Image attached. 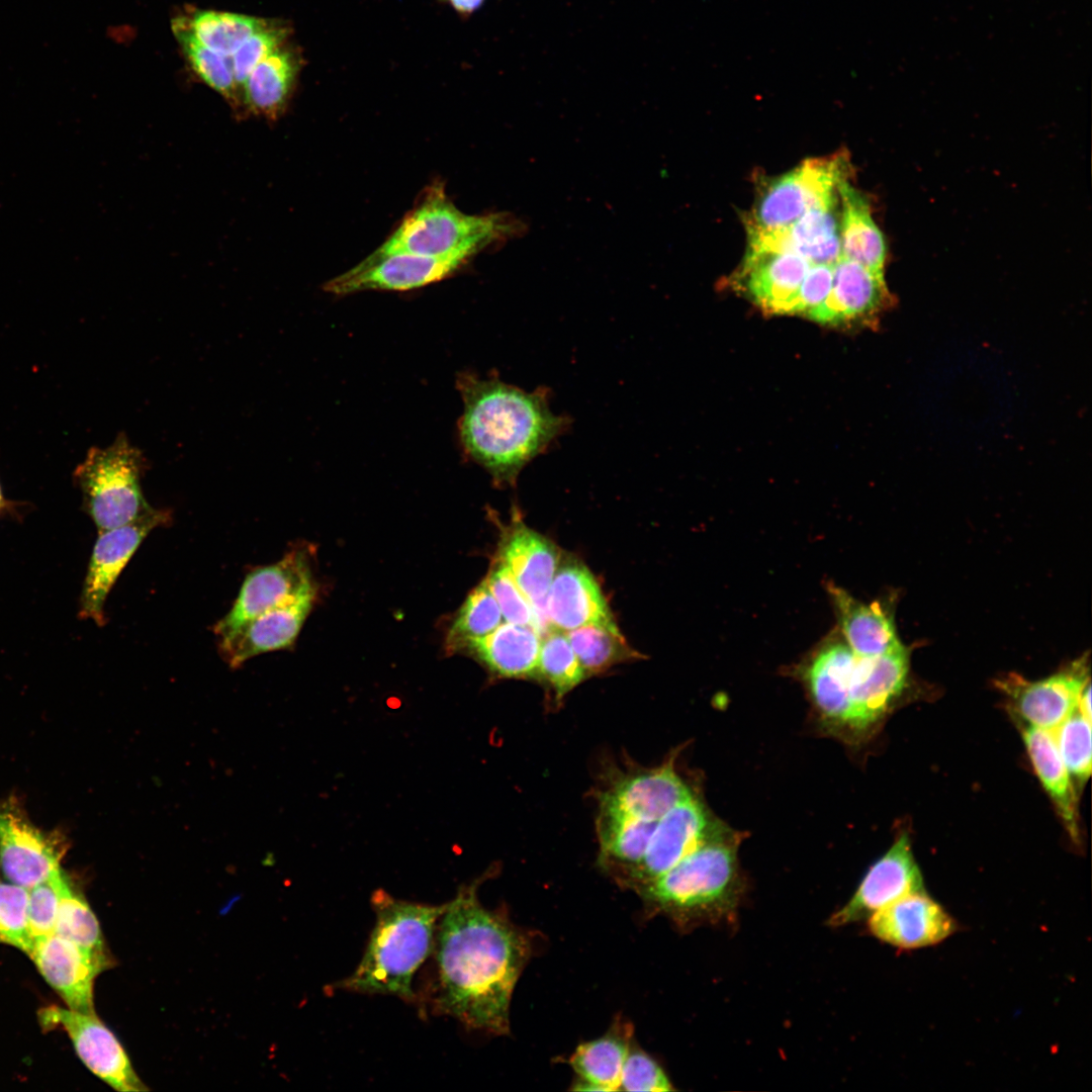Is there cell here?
I'll list each match as a JSON object with an SVG mask.
<instances>
[{"label":"cell","instance_id":"cell-1","mask_svg":"<svg viewBox=\"0 0 1092 1092\" xmlns=\"http://www.w3.org/2000/svg\"><path fill=\"white\" fill-rule=\"evenodd\" d=\"M483 881L463 885L446 903L435 931L427 999L435 1015L504 1035L510 1030L511 998L530 945L500 913L480 903L477 891Z\"/></svg>","mask_w":1092,"mask_h":1092},{"label":"cell","instance_id":"cell-2","mask_svg":"<svg viewBox=\"0 0 1092 1092\" xmlns=\"http://www.w3.org/2000/svg\"><path fill=\"white\" fill-rule=\"evenodd\" d=\"M464 410L459 435L465 451L495 480L511 481L565 430L545 389L526 392L497 378L462 373L457 379Z\"/></svg>","mask_w":1092,"mask_h":1092},{"label":"cell","instance_id":"cell-3","mask_svg":"<svg viewBox=\"0 0 1092 1092\" xmlns=\"http://www.w3.org/2000/svg\"><path fill=\"white\" fill-rule=\"evenodd\" d=\"M376 919L355 971L330 988L367 995H391L418 1002L415 974L431 954L446 903L429 905L400 900L383 890L371 897Z\"/></svg>","mask_w":1092,"mask_h":1092},{"label":"cell","instance_id":"cell-4","mask_svg":"<svg viewBox=\"0 0 1092 1092\" xmlns=\"http://www.w3.org/2000/svg\"><path fill=\"white\" fill-rule=\"evenodd\" d=\"M635 890L682 924L733 921L741 896L735 846L719 832Z\"/></svg>","mask_w":1092,"mask_h":1092},{"label":"cell","instance_id":"cell-5","mask_svg":"<svg viewBox=\"0 0 1092 1092\" xmlns=\"http://www.w3.org/2000/svg\"><path fill=\"white\" fill-rule=\"evenodd\" d=\"M517 226L515 219L502 213H464L448 198L444 187L436 184L371 255L405 252L442 256L463 250L478 253L515 234Z\"/></svg>","mask_w":1092,"mask_h":1092},{"label":"cell","instance_id":"cell-6","mask_svg":"<svg viewBox=\"0 0 1092 1092\" xmlns=\"http://www.w3.org/2000/svg\"><path fill=\"white\" fill-rule=\"evenodd\" d=\"M146 468L144 454L123 433L106 448L92 447L76 467L75 482L99 532L125 525L153 508L141 488Z\"/></svg>","mask_w":1092,"mask_h":1092},{"label":"cell","instance_id":"cell-7","mask_svg":"<svg viewBox=\"0 0 1092 1092\" xmlns=\"http://www.w3.org/2000/svg\"><path fill=\"white\" fill-rule=\"evenodd\" d=\"M846 153L804 161L762 185L745 229L771 231L789 225L813 207L837 202L841 184L849 180Z\"/></svg>","mask_w":1092,"mask_h":1092},{"label":"cell","instance_id":"cell-8","mask_svg":"<svg viewBox=\"0 0 1092 1092\" xmlns=\"http://www.w3.org/2000/svg\"><path fill=\"white\" fill-rule=\"evenodd\" d=\"M475 254L463 250L442 256L405 252L370 255L349 271L328 281L325 290L337 295L366 290H411L445 279Z\"/></svg>","mask_w":1092,"mask_h":1092},{"label":"cell","instance_id":"cell-9","mask_svg":"<svg viewBox=\"0 0 1092 1092\" xmlns=\"http://www.w3.org/2000/svg\"><path fill=\"white\" fill-rule=\"evenodd\" d=\"M43 1028H63L77 1055L98 1078L119 1092H144L149 1088L135 1073L117 1037L96 1016L52 1005L39 1012Z\"/></svg>","mask_w":1092,"mask_h":1092},{"label":"cell","instance_id":"cell-10","mask_svg":"<svg viewBox=\"0 0 1092 1092\" xmlns=\"http://www.w3.org/2000/svg\"><path fill=\"white\" fill-rule=\"evenodd\" d=\"M314 590L305 552L291 550L278 562L246 575L232 609L213 626V633L221 639L253 618Z\"/></svg>","mask_w":1092,"mask_h":1092},{"label":"cell","instance_id":"cell-11","mask_svg":"<svg viewBox=\"0 0 1092 1092\" xmlns=\"http://www.w3.org/2000/svg\"><path fill=\"white\" fill-rule=\"evenodd\" d=\"M170 519L169 511L152 508L125 525L99 532L82 589L81 618L105 623L104 605L120 572L143 540Z\"/></svg>","mask_w":1092,"mask_h":1092},{"label":"cell","instance_id":"cell-12","mask_svg":"<svg viewBox=\"0 0 1092 1092\" xmlns=\"http://www.w3.org/2000/svg\"><path fill=\"white\" fill-rule=\"evenodd\" d=\"M719 832L703 805L692 796L658 820L643 858L622 872L621 881L635 890L666 873Z\"/></svg>","mask_w":1092,"mask_h":1092},{"label":"cell","instance_id":"cell-13","mask_svg":"<svg viewBox=\"0 0 1092 1092\" xmlns=\"http://www.w3.org/2000/svg\"><path fill=\"white\" fill-rule=\"evenodd\" d=\"M1088 681L1087 662L1082 657L1044 679L1030 681L1009 673L996 684L1012 711L1027 725L1053 731L1077 709Z\"/></svg>","mask_w":1092,"mask_h":1092},{"label":"cell","instance_id":"cell-14","mask_svg":"<svg viewBox=\"0 0 1092 1092\" xmlns=\"http://www.w3.org/2000/svg\"><path fill=\"white\" fill-rule=\"evenodd\" d=\"M832 285L810 320L839 327H874L893 302L884 273L840 256L832 265Z\"/></svg>","mask_w":1092,"mask_h":1092},{"label":"cell","instance_id":"cell-15","mask_svg":"<svg viewBox=\"0 0 1092 1092\" xmlns=\"http://www.w3.org/2000/svg\"><path fill=\"white\" fill-rule=\"evenodd\" d=\"M924 891L922 874L915 861L907 833L868 871L849 901L831 915L828 924L843 926L868 919L888 904Z\"/></svg>","mask_w":1092,"mask_h":1092},{"label":"cell","instance_id":"cell-16","mask_svg":"<svg viewBox=\"0 0 1092 1092\" xmlns=\"http://www.w3.org/2000/svg\"><path fill=\"white\" fill-rule=\"evenodd\" d=\"M61 842L34 826L14 805L0 806V868L10 883L30 889L50 878L60 869Z\"/></svg>","mask_w":1092,"mask_h":1092},{"label":"cell","instance_id":"cell-17","mask_svg":"<svg viewBox=\"0 0 1092 1092\" xmlns=\"http://www.w3.org/2000/svg\"><path fill=\"white\" fill-rule=\"evenodd\" d=\"M870 932L879 940L901 949L938 944L959 928L956 919L925 891L906 895L873 913Z\"/></svg>","mask_w":1092,"mask_h":1092},{"label":"cell","instance_id":"cell-18","mask_svg":"<svg viewBox=\"0 0 1092 1092\" xmlns=\"http://www.w3.org/2000/svg\"><path fill=\"white\" fill-rule=\"evenodd\" d=\"M810 266L793 253L747 248L729 282L763 311L789 314Z\"/></svg>","mask_w":1092,"mask_h":1092},{"label":"cell","instance_id":"cell-19","mask_svg":"<svg viewBox=\"0 0 1092 1092\" xmlns=\"http://www.w3.org/2000/svg\"><path fill=\"white\" fill-rule=\"evenodd\" d=\"M908 665V653L901 643L877 656L856 655L851 673L847 727L864 730L883 717L906 686Z\"/></svg>","mask_w":1092,"mask_h":1092},{"label":"cell","instance_id":"cell-20","mask_svg":"<svg viewBox=\"0 0 1092 1092\" xmlns=\"http://www.w3.org/2000/svg\"><path fill=\"white\" fill-rule=\"evenodd\" d=\"M692 796L669 761L658 767L619 777L599 794V809L638 819L659 820Z\"/></svg>","mask_w":1092,"mask_h":1092},{"label":"cell","instance_id":"cell-21","mask_svg":"<svg viewBox=\"0 0 1092 1092\" xmlns=\"http://www.w3.org/2000/svg\"><path fill=\"white\" fill-rule=\"evenodd\" d=\"M499 560L532 604L542 637L551 629L546 601L559 565L556 547L539 533L519 524L506 537Z\"/></svg>","mask_w":1092,"mask_h":1092},{"label":"cell","instance_id":"cell-22","mask_svg":"<svg viewBox=\"0 0 1092 1092\" xmlns=\"http://www.w3.org/2000/svg\"><path fill=\"white\" fill-rule=\"evenodd\" d=\"M315 594L308 593L271 609L218 639L220 654L232 667H238L256 655L290 647L312 608Z\"/></svg>","mask_w":1092,"mask_h":1092},{"label":"cell","instance_id":"cell-23","mask_svg":"<svg viewBox=\"0 0 1092 1092\" xmlns=\"http://www.w3.org/2000/svg\"><path fill=\"white\" fill-rule=\"evenodd\" d=\"M29 956L68 1008L94 1012V980L103 970L86 951L53 933L33 938Z\"/></svg>","mask_w":1092,"mask_h":1092},{"label":"cell","instance_id":"cell-24","mask_svg":"<svg viewBox=\"0 0 1092 1092\" xmlns=\"http://www.w3.org/2000/svg\"><path fill=\"white\" fill-rule=\"evenodd\" d=\"M837 202L813 207L781 229L746 230L748 248L789 252L811 264L833 265L841 256Z\"/></svg>","mask_w":1092,"mask_h":1092},{"label":"cell","instance_id":"cell-25","mask_svg":"<svg viewBox=\"0 0 1092 1092\" xmlns=\"http://www.w3.org/2000/svg\"><path fill=\"white\" fill-rule=\"evenodd\" d=\"M546 607L551 627L561 631L614 621L596 578L586 566L573 559L558 566Z\"/></svg>","mask_w":1092,"mask_h":1092},{"label":"cell","instance_id":"cell-26","mask_svg":"<svg viewBox=\"0 0 1092 1092\" xmlns=\"http://www.w3.org/2000/svg\"><path fill=\"white\" fill-rule=\"evenodd\" d=\"M302 57L287 42L261 61L242 87L243 116L275 121L283 115L295 89Z\"/></svg>","mask_w":1092,"mask_h":1092},{"label":"cell","instance_id":"cell-27","mask_svg":"<svg viewBox=\"0 0 1092 1092\" xmlns=\"http://www.w3.org/2000/svg\"><path fill=\"white\" fill-rule=\"evenodd\" d=\"M856 655L844 642L821 648L806 669L810 694L823 717L839 726H848L850 682Z\"/></svg>","mask_w":1092,"mask_h":1092},{"label":"cell","instance_id":"cell-28","mask_svg":"<svg viewBox=\"0 0 1092 1092\" xmlns=\"http://www.w3.org/2000/svg\"><path fill=\"white\" fill-rule=\"evenodd\" d=\"M839 240L841 256L884 273L887 245L876 223L866 194L847 180L839 188Z\"/></svg>","mask_w":1092,"mask_h":1092},{"label":"cell","instance_id":"cell-29","mask_svg":"<svg viewBox=\"0 0 1092 1092\" xmlns=\"http://www.w3.org/2000/svg\"><path fill=\"white\" fill-rule=\"evenodd\" d=\"M541 638L530 626L506 622L467 649L497 677H534Z\"/></svg>","mask_w":1092,"mask_h":1092},{"label":"cell","instance_id":"cell-30","mask_svg":"<svg viewBox=\"0 0 1092 1092\" xmlns=\"http://www.w3.org/2000/svg\"><path fill=\"white\" fill-rule=\"evenodd\" d=\"M830 593L846 644L855 655L873 657L900 644L893 621L878 603L862 604L837 586Z\"/></svg>","mask_w":1092,"mask_h":1092},{"label":"cell","instance_id":"cell-31","mask_svg":"<svg viewBox=\"0 0 1092 1092\" xmlns=\"http://www.w3.org/2000/svg\"><path fill=\"white\" fill-rule=\"evenodd\" d=\"M1022 737L1038 779L1058 809L1070 835L1077 839L1076 792L1071 775L1057 747L1054 733L1027 725L1022 731Z\"/></svg>","mask_w":1092,"mask_h":1092},{"label":"cell","instance_id":"cell-32","mask_svg":"<svg viewBox=\"0 0 1092 1092\" xmlns=\"http://www.w3.org/2000/svg\"><path fill=\"white\" fill-rule=\"evenodd\" d=\"M629 1032L612 1031L579 1044L569 1064L579 1076V1091H618L624 1063L630 1051Z\"/></svg>","mask_w":1092,"mask_h":1092},{"label":"cell","instance_id":"cell-33","mask_svg":"<svg viewBox=\"0 0 1092 1092\" xmlns=\"http://www.w3.org/2000/svg\"><path fill=\"white\" fill-rule=\"evenodd\" d=\"M657 822L599 809L597 827L603 863L624 872L640 862Z\"/></svg>","mask_w":1092,"mask_h":1092},{"label":"cell","instance_id":"cell-34","mask_svg":"<svg viewBox=\"0 0 1092 1092\" xmlns=\"http://www.w3.org/2000/svg\"><path fill=\"white\" fill-rule=\"evenodd\" d=\"M54 933L86 951L103 971L112 967L113 961L94 912L86 900L72 889L65 876L61 883V903Z\"/></svg>","mask_w":1092,"mask_h":1092},{"label":"cell","instance_id":"cell-35","mask_svg":"<svg viewBox=\"0 0 1092 1092\" xmlns=\"http://www.w3.org/2000/svg\"><path fill=\"white\" fill-rule=\"evenodd\" d=\"M173 33L194 73L225 99L243 117L242 98L232 69L231 57L200 42L179 16L172 20Z\"/></svg>","mask_w":1092,"mask_h":1092},{"label":"cell","instance_id":"cell-36","mask_svg":"<svg viewBox=\"0 0 1092 1092\" xmlns=\"http://www.w3.org/2000/svg\"><path fill=\"white\" fill-rule=\"evenodd\" d=\"M179 17L200 42L226 57H231L268 20L215 10H192Z\"/></svg>","mask_w":1092,"mask_h":1092},{"label":"cell","instance_id":"cell-37","mask_svg":"<svg viewBox=\"0 0 1092 1092\" xmlns=\"http://www.w3.org/2000/svg\"><path fill=\"white\" fill-rule=\"evenodd\" d=\"M567 637L586 676L638 657L614 621L577 627L569 630Z\"/></svg>","mask_w":1092,"mask_h":1092},{"label":"cell","instance_id":"cell-38","mask_svg":"<svg viewBox=\"0 0 1092 1092\" xmlns=\"http://www.w3.org/2000/svg\"><path fill=\"white\" fill-rule=\"evenodd\" d=\"M503 623L500 609L485 580L468 595L446 637V649L453 653L467 649Z\"/></svg>","mask_w":1092,"mask_h":1092},{"label":"cell","instance_id":"cell-39","mask_svg":"<svg viewBox=\"0 0 1092 1092\" xmlns=\"http://www.w3.org/2000/svg\"><path fill=\"white\" fill-rule=\"evenodd\" d=\"M536 677L550 686L557 703L586 677L563 631L554 628L542 636Z\"/></svg>","mask_w":1092,"mask_h":1092},{"label":"cell","instance_id":"cell-40","mask_svg":"<svg viewBox=\"0 0 1092 1092\" xmlns=\"http://www.w3.org/2000/svg\"><path fill=\"white\" fill-rule=\"evenodd\" d=\"M1053 733L1070 775L1085 783L1091 774V721L1076 709Z\"/></svg>","mask_w":1092,"mask_h":1092},{"label":"cell","instance_id":"cell-41","mask_svg":"<svg viewBox=\"0 0 1092 1092\" xmlns=\"http://www.w3.org/2000/svg\"><path fill=\"white\" fill-rule=\"evenodd\" d=\"M290 32V26L284 21L268 18L267 22L231 56L232 69L241 98L243 84L252 70L267 56L286 43Z\"/></svg>","mask_w":1092,"mask_h":1092},{"label":"cell","instance_id":"cell-42","mask_svg":"<svg viewBox=\"0 0 1092 1092\" xmlns=\"http://www.w3.org/2000/svg\"><path fill=\"white\" fill-rule=\"evenodd\" d=\"M28 889L13 883L0 882V936L2 942L9 943L28 956L33 938L29 932Z\"/></svg>","mask_w":1092,"mask_h":1092},{"label":"cell","instance_id":"cell-43","mask_svg":"<svg viewBox=\"0 0 1092 1092\" xmlns=\"http://www.w3.org/2000/svg\"><path fill=\"white\" fill-rule=\"evenodd\" d=\"M485 582L494 597L506 622L530 626L539 633L538 622L532 604L522 593L510 571L499 559L491 568Z\"/></svg>","mask_w":1092,"mask_h":1092},{"label":"cell","instance_id":"cell-44","mask_svg":"<svg viewBox=\"0 0 1092 1092\" xmlns=\"http://www.w3.org/2000/svg\"><path fill=\"white\" fill-rule=\"evenodd\" d=\"M63 877L60 868L50 878L28 889L27 917L32 938L55 932Z\"/></svg>","mask_w":1092,"mask_h":1092},{"label":"cell","instance_id":"cell-45","mask_svg":"<svg viewBox=\"0 0 1092 1092\" xmlns=\"http://www.w3.org/2000/svg\"><path fill=\"white\" fill-rule=\"evenodd\" d=\"M631 1092H663L673 1087L661 1067L643 1051H629L623 1066L620 1089Z\"/></svg>","mask_w":1092,"mask_h":1092},{"label":"cell","instance_id":"cell-46","mask_svg":"<svg viewBox=\"0 0 1092 1092\" xmlns=\"http://www.w3.org/2000/svg\"><path fill=\"white\" fill-rule=\"evenodd\" d=\"M833 269L830 264H811L791 305L789 314L812 313L825 301L832 285Z\"/></svg>","mask_w":1092,"mask_h":1092},{"label":"cell","instance_id":"cell-47","mask_svg":"<svg viewBox=\"0 0 1092 1092\" xmlns=\"http://www.w3.org/2000/svg\"><path fill=\"white\" fill-rule=\"evenodd\" d=\"M462 16H469L479 9L485 0H442Z\"/></svg>","mask_w":1092,"mask_h":1092},{"label":"cell","instance_id":"cell-48","mask_svg":"<svg viewBox=\"0 0 1092 1092\" xmlns=\"http://www.w3.org/2000/svg\"><path fill=\"white\" fill-rule=\"evenodd\" d=\"M1077 709L1084 717H1086L1088 720L1091 721V687H1090V681L1087 682V685L1084 687V689H1083V691L1081 693Z\"/></svg>","mask_w":1092,"mask_h":1092},{"label":"cell","instance_id":"cell-49","mask_svg":"<svg viewBox=\"0 0 1092 1092\" xmlns=\"http://www.w3.org/2000/svg\"><path fill=\"white\" fill-rule=\"evenodd\" d=\"M3 503H4V500H3V496H2V492H1V487H0V508L2 507Z\"/></svg>","mask_w":1092,"mask_h":1092},{"label":"cell","instance_id":"cell-50","mask_svg":"<svg viewBox=\"0 0 1092 1092\" xmlns=\"http://www.w3.org/2000/svg\"><path fill=\"white\" fill-rule=\"evenodd\" d=\"M0 941L2 942V938H1V936H0Z\"/></svg>","mask_w":1092,"mask_h":1092}]
</instances>
